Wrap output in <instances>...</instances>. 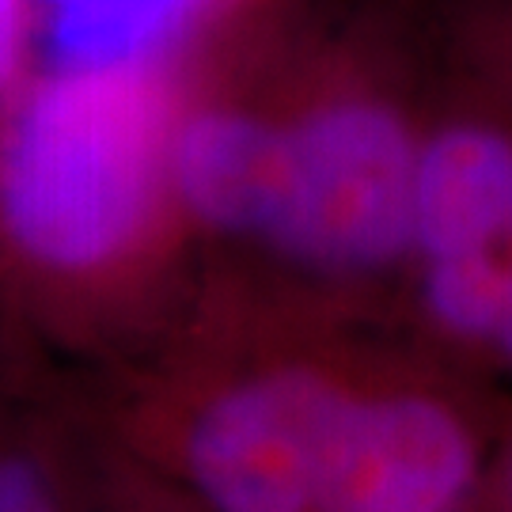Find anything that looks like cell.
I'll list each match as a JSON object with an SVG mask.
<instances>
[{
	"instance_id": "cell-3",
	"label": "cell",
	"mask_w": 512,
	"mask_h": 512,
	"mask_svg": "<svg viewBox=\"0 0 512 512\" xmlns=\"http://www.w3.org/2000/svg\"><path fill=\"white\" fill-rule=\"evenodd\" d=\"M395 304L421 338L512 387V110L444 57Z\"/></svg>"
},
{
	"instance_id": "cell-10",
	"label": "cell",
	"mask_w": 512,
	"mask_h": 512,
	"mask_svg": "<svg viewBox=\"0 0 512 512\" xmlns=\"http://www.w3.org/2000/svg\"><path fill=\"white\" fill-rule=\"evenodd\" d=\"M486 512H512V440L505 459H501V471H497L494 494L486 501Z\"/></svg>"
},
{
	"instance_id": "cell-4",
	"label": "cell",
	"mask_w": 512,
	"mask_h": 512,
	"mask_svg": "<svg viewBox=\"0 0 512 512\" xmlns=\"http://www.w3.org/2000/svg\"><path fill=\"white\" fill-rule=\"evenodd\" d=\"M512 440V387L421 338L384 330L334 429L315 512H475Z\"/></svg>"
},
{
	"instance_id": "cell-2",
	"label": "cell",
	"mask_w": 512,
	"mask_h": 512,
	"mask_svg": "<svg viewBox=\"0 0 512 512\" xmlns=\"http://www.w3.org/2000/svg\"><path fill=\"white\" fill-rule=\"evenodd\" d=\"M175 114L152 65H57L0 118V311L99 368L183 296Z\"/></svg>"
},
{
	"instance_id": "cell-5",
	"label": "cell",
	"mask_w": 512,
	"mask_h": 512,
	"mask_svg": "<svg viewBox=\"0 0 512 512\" xmlns=\"http://www.w3.org/2000/svg\"><path fill=\"white\" fill-rule=\"evenodd\" d=\"M95 452L80 365L0 311V512H92Z\"/></svg>"
},
{
	"instance_id": "cell-7",
	"label": "cell",
	"mask_w": 512,
	"mask_h": 512,
	"mask_svg": "<svg viewBox=\"0 0 512 512\" xmlns=\"http://www.w3.org/2000/svg\"><path fill=\"white\" fill-rule=\"evenodd\" d=\"M437 54L512 110V0H459Z\"/></svg>"
},
{
	"instance_id": "cell-11",
	"label": "cell",
	"mask_w": 512,
	"mask_h": 512,
	"mask_svg": "<svg viewBox=\"0 0 512 512\" xmlns=\"http://www.w3.org/2000/svg\"><path fill=\"white\" fill-rule=\"evenodd\" d=\"M475 512H486V509H475Z\"/></svg>"
},
{
	"instance_id": "cell-1",
	"label": "cell",
	"mask_w": 512,
	"mask_h": 512,
	"mask_svg": "<svg viewBox=\"0 0 512 512\" xmlns=\"http://www.w3.org/2000/svg\"><path fill=\"white\" fill-rule=\"evenodd\" d=\"M395 319L232 255L141 346L80 372L110 437L209 512H315L334 429Z\"/></svg>"
},
{
	"instance_id": "cell-6",
	"label": "cell",
	"mask_w": 512,
	"mask_h": 512,
	"mask_svg": "<svg viewBox=\"0 0 512 512\" xmlns=\"http://www.w3.org/2000/svg\"><path fill=\"white\" fill-rule=\"evenodd\" d=\"M213 0H42V35L54 65H152Z\"/></svg>"
},
{
	"instance_id": "cell-9",
	"label": "cell",
	"mask_w": 512,
	"mask_h": 512,
	"mask_svg": "<svg viewBox=\"0 0 512 512\" xmlns=\"http://www.w3.org/2000/svg\"><path fill=\"white\" fill-rule=\"evenodd\" d=\"M27 46V0H0V88L12 84Z\"/></svg>"
},
{
	"instance_id": "cell-8",
	"label": "cell",
	"mask_w": 512,
	"mask_h": 512,
	"mask_svg": "<svg viewBox=\"0 0 512 512\" xmlns=\"http://www.w3.org/2000/svg\"><path fill=\"white\" fill-rule=\"evenodd\" d=\"M92 512H209L152 463L133 456L126 444L110 437L99 421V452H95Z\"/></svg>"
}]
</instances>
